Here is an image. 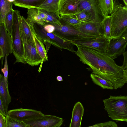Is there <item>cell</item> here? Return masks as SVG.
<instances>
[{
	"instance_id": "1",
	"label": "cell",
	"mask_w": 127,
	"mask_h": 127,
	"mask_svg": "<svg viewBox=\"0 0 127 127\" xmlns=\"http://www.w3.org/2000/svg\"><path fill=\"white\" fill-rule=\"evenodd\" d=\"M74 53L83 64L89 66L92 73L110 81L113 89L121 88L127 82V69L117 65L106 53L76 46Z\"/></svg>"
},
{
	"instance_id": "2",
	"label": "cell",
	"mask_w": 127,
	"mask_h": 127,
	"mask_svg": "<svg viewBox=\"0 0 127 127\" xmlns=\"http://www.w3.org/2000/svg\"><path fill=\"white\" fill-rule=\"evenodd\" d=\"M104 109L112 120L127 122V96H112L103 100Z\"/></svg>"
},
{
	"instance_id": "3",
	"label": "cell",
	"mask_w": 127,
	"mask_h": 127,
	"mask_svg": "<svg viewBox=\"0 0 127 127\" xmlns=\"http://www.w3.org/2000/svg\"><path fill=\"white\" fill-rule=\"evenodd\" d=\"M110 39L118 38L127 32V6H123L118 0L111 14Z\"/></svg>"
},
{
	"instance_id": "4",
	"label": "cell",
	"mask_w": 127,
	"mask_h": 127,
	"mask_svg": "<svg viewBox=\"0 0 127 127\" xmlns=\"http://www.w3.org/2000/svg\"><path fill=\"white\" fill-rule=\"evenodd\" d=\"M21 16L19 11L14 10L11 37L12 41V53L16 59V61L14 64L17 63L26 64L25 60L21 35L20 22Z\"/></svg>"
},
{
	"instance_id": "5",
	"label": "cell",
	"mask_w": 127,
	"mask_h": 127,
	"mask_svg": "<svg viewBox=\"0 0 127 127\" xmlns=\"http://www.w3.org/2000/svg\"><path fill=\"white\" fill-rule=\"evenodd\" d=\"M33 27L37 35L45 44L47 52L52 44L60 49H66L73 53H74V45L71 42L53 32H47L41 25L35 23L33 24Z\"/></svg>"
},
{
	"instance_id": "6",
	"label": "cell",
	"mask_w": 127,
	"mask_h": 127,
	"mask_svg": "<svg viewBox=\"0 0 127 127\" xmlns=\"http://www.w3.org/2000/svg\"><path fill=\"white\" fill-rule=\"evenodd\" d=\"M21 33L26 63L32 66L38 65L43 60L37 51L33 38L28 39L21 30Z\"/></svg>"
},
{
	"instance_id": "7",
	"label": "cell",
	"mask_w": 127,
	"mask_h": 127,
	"mask_svg": "<svg viewBox=\"0 0 127 127\" xmlns=\"http://www.w3.org/2000/svg\"><path fill=\"white\" fill-rule=\"evenodd\" d=\"M109 40L104 36L95 37H85L71 41L74 45L93 49L106 53Z\"/></svg>"
},
{
	"instance_id": "8",
	"label": "cell",
	"mask_w": 127,
	"mask_h": 127,
	"mask_svg": "<svg viewBox=\"0 0 127 127\" xmlns=\"http://www.w3.org/2000/svg\"><path fill=\"white\" fill-rule=\"evenodd\" d=\"M127 44V32H126L120 37L109 40L106 53L114 60L123 54L125 52Z\"/></svg>"
},
{
	"instance_id": "9",
	"label": "cell",
	"mask_w": 127,
	"mask_h": 127,
	"mask_svg": "<svg viewBox=\"0 0 127 127\" xmlns=\"http://www.w3.org/2000/svg\"><path fill=\"white\" fill-rule=\"evenodd\" d=\"M23 122L30 127H60L64 120L63 118L54 115L44 114L42 117Z\"/></svg>"
},
{
	"instance_id": "10",
	"label": "cell",
	"mask_w": 127,
	"mask_h": 127,
	"mask_svg": "<svg viewBox=\"0 0 127 127\" xmlns=\"http://www.w3.org/2000/svg\"><path fill=\"white\" fill-rule=\"evenodd\" d=\"M55 27L53 33L70 42L83 38L99 37L83 33L71 26L62 25Z\"/></svg>"
},
{
	"instance_id": "11",
	"label": "cell",
	"mask_w": 127,
	"mask_h": 127,
	"mask_svg": "<svg viewBox=\"0 0 127 127\" xmlns=\"http://www.w3.org/2000/svg\"><path fill=\"white\" fill-rule=\"evenodd\" d=\"M83 10L90 13L92 20L95 22L101 23L104 18L98 6L97 0H80L78 11Z\"/></svg>"
},
{
	"instance_id": "12",
	"label": "cell",
	"mask_w": 127,
	"mask_h": 127,
	"mask_svg": "<svg viewBox=\"0 0 127 127\" xmlns=\"http://www.w3.org/2000/svg\"><path fill=\"white\" fill-rule=\"evenodd\" d=\"M7 115L11 118L23 121L41 117L44 114L40 111L21 108L8 111Z\"/></svg>"
},
{
	"instance_id": "13",
	"label": "cell",
	"mask_w": 127,
	"mask_h": 127,
	"mask_svg": "<svg viewBox=\"0 0 127 127\" xmlns=\"http://www.w3.org/2000/svg\"><path fill=\"white\" fill-rule=\"evenodd\" d=\"M73 27L80 32L87 34L97 37L103 36L101 23L93 20L82 23Z\"/></svg>"
},
{
	"instance_id": "14",
	"label": "cell",
	"mask_w": 127,
	"mask_h": 127,
	"mask_svg": "<svg viewBox=\"0 0 127 127\" xmlns=\"http://www.w3.org/2000/svg\"><path fill=\"white\" fill-rule=\"evenodd\" d=\"M80 0H60L59 13L61 16L74 14L78 11Z\"/></svg>"
},
{
	"instance_id": "15",
	"label": "cell",
	"mask_w": 127,
	"mask_h": 127,
	"mask_svg": "<svg viewBox=\"0 0 127 127\" xmlns=\"http://www.w3.org/2000/svg\"><path fill=\"white\" fill-rule=\"evenodd\" d=\"M0 47L3 52V57L12 52L11 38L6 30L4 23L0 24Z\"/></svg>"
},
{
	"instance_id": "16",
	"label": "cell",
	"mask_w": 127,
	"mask_h": 127,
	"mask_svg": "<svg viewBox=\"0 0 127 127\" xmlns=\"http://www.w3.org/2000/svg\"><path fill=\"white\" fill-rule=\"evenodd\" d=\"M26 19L32 25L36 24L43 26L46 24L47 16L43 10L38 8H32L27 10Z\"/></svg>"
},
{
	"instance_id": "17",
	"label": "cell",
	"mask_w": 127,
	"mask_h": 127,
	"mask_svg": "<svg viewBox=\"0 0 127 127\" xmlns=\"http://www.w3.org/2000/svg\"><path fill=\"white\" fill-rule=\"evenodd\" d=\"M84 112V108L82 104L79 101L76 103L72 110L69 127H81Z\"/></svg>"
},
{
	"instance_id": "18",
	"label": "cell",
	"mask_w": 127,
	"mask_h": 127,
	"mask_svg": "<svg viewBox=\"0 0 127 127\" xmlns=\"http://www.w3.org/2000/svg\"><path fill=\"white\" fill-rule=\"evenodd\" d=\"M0 98L2 102L6 113L7 115L8 107L9 104L11 101V97L9 92L8 88L6 86L5 84L3 76L0 74Z\"/></svg>"
},
{
	"instance_id": "19",
	"label": "cell",
	"mask_w": 127,
	"mask_h": 127,
	"mask_svg": "<svg viewBox=\"0 0 127 127\" xmlns=\"http://www.w3.org/2000/svg\"><path fill=\"white\" fill-rule=\"evenodd\" d=\"M98 6L104 18L110 14L117 1L114 0H97Z\"/></svg>"
},
{
	"instance_id": "20",
	"label": "cell",
	"mask_w": 127,
	"mask_h": 127,
	"mask_svg": "<svg viewBox=\"0 0 127 127\" xmlns=\"http://www.w3.org/2000/svg\"><path fill=\"white\" fill-rule=\"evenodd\" d=\"M60 0H44L38 8L59 15V5Z\"/></svg>"
},
{
	"instance_id": "21",
	"label": "cell",
	"mask_w": 127,
	"mask_h": 127,
	"mask_svg": "<svg viewBox=\"0 0 127 127\" xmlns=\"http://www.w3.org/2000/svg\"><path fill=\"white\" fill-rule=\"evenodd\" d=\"M44 0H14L12 3L15 6L29 9L38 8Z\"/></svg>"
},
{
	"instance_id": "22",
	"label": "cell",
	"mask_w": 127,
	"mask_h": 127,
	"mask_svg": "<svg viewBox=\"0 0 127 127\" xmlns=\"http://www.w3.org/2000/svg\"><path fill=\"white\" fill-rule=\"evenodd\" d=\"M33 38L37 51L42 58L43 62L48 61L47 52L43 43L37 35L35 31L33 33Z\"/></svg>"
},
{
	"instance_id": "23",
	"label": "cell",
	"mask_w": 127,
	"mask_h": 127,
	"mask_svg": "<svg viewBox=\"0 0 127 127\" xmlns=\"http://www.w3.org/2000/svg\"><path fill=\"white\" fill-rule=\"evenodd\" d=\"M20 26L21 30L24 33L28 39L33 38V33L35 32L33 25L31 24L26 19L21 16Z\"/></svg>"
},
{
	"instance_id": "24",
	"label": "cell",
	"mask_w": 127,
	"mask_h": 127,
	"mask_svg": "<svg viewBox=\"0 0 127 127\" xmlns=\"http://www.w3.org/2000/svg\"><path fill=\"white\" fill-rule=\"evenodd\" d=\"M12 0H0V24L4 23L6 15L13 9Z\"/></svg>"
},
{
	"instance_id": "25",
	"label": "cell",
	"mask_w": 127,
	"mask_h": 127,
	"mask_svg": "<svg viewBox=\"0 0 127 127\" xmlns=\"http://www.w3.org/2000/svg\"><path fill=\"white\" fill-rule=\"evenodd\" d=\"M90 76L93 83L102 88L110 90L113 89L112 84L110 81L92 73L91 74Z\"/></svg>"
},
{
	"instance_id": "26",
	"label": "cell",
	"mask_w": 127,
	"mask_h": 127,
	"mask_svg": "<svg viewBox=\"0 0 127 127\" xmlns=\"http://www.w3.org/2000/svg\"><path fill=\"white\" fill-rule=\"evenodd\" d=\"M110 15L104 18L101 23V28L103 33V36L110 40L111 35Z\"/></svg>"
},
{
	"instance_id": "27",
	"label": "cell",
	"mask_w": 127,
	"mask_h": 127,
	"mask_svg": "<svg viewBox=\"0 0 127 127\" xmlns=\"http://www.w3.org/2000/svg\"><path fill=\"white\" fill-rule=\"evenodd\" d=\"M43 10L47 16V18L45 21L46 24H50L55 26H60L62 25L60 22V16L59 15Z\"/></svg>"
},
{
	"instance_id": "28",
	"label": "cell",
	"mask_w": 127,
	"mask_h": 127,
	"mask_svg": "<svg viewBox=\"0 0 127 127\" xmlns=\"http://www.w3.org/2000/svg\"><path fill=\"white\" fill-rule=\"evenodd\" d=\"M74 18L85 23L92 20V15L89 12L84 10H80L75 14L71 15Z\"/></svg>"
},
{
	"instance_id": "29",
	"label": "cell",
	"mask_w": 127,
	"mask_h": 127,
	"mask_svg": "<svg viewBox=\"0 0 127 127\" xmlns=\"http://www.w3.org/2000/svg\"><path fill=\"white\" fill-rule=\"evenodd\" d=\"M60 21L62 25L74 27L82 22L73 18L71 15L60 16Z\"/></svg>"
},
{
	"instance_id": "30",
	"label": "cell",
	"mask_w": 127,
	"mask_h": 127,
	"mask_svg": "<svg viewBox=\"0 0 127 127\" xmlns=\"http://www.w3.org/2000/svg\"><path fill=\"white\" fill-rule=\"evenodd\" d=\"M14 10L12 9L6 15L4 23L5 28L11 37L13 24V14Z\"/></svg>"
},
{
	"instance_id": "31",
	"label": "cell",
	"mask_w": 127,
	"mask_h": 127,
	"mask_svg": "<svg viewBox=\"0 0 127 127\" xmlns=\"http://www.w3.org/2000/svg\"><path fill=\"white\" fill-rule=\"evenodd\" d=\"M6 127H30L23 121L11 118L8 116L5 117Z\"/></svg>"
},
{
	"instance_id": "32",
	"label": "cell",
	"mask_w": 127,
	"mask_h": 127,
	"mask_svg": "<svg viewBox=\"0 0 127 127\" xmlns=\"http://www.w3.org/2000/svg\"><path fill=\"white\" fill-rule=\"evenodd\" d=\"M7 56H8L7 55H5L4 56V67L1 69V71L4 75V79L5 85L7 87H8V68L7 61Z\"/></svg>"
},
{
	"instance_id": "33",
	"label": "cell",
	"mask_w": 127,
	"mask_h": 127,
	"mask_svg": "<svg viewBox=\"0 0 127 127\" xmlns=\"http://www.w3.org/2000/svg\"><path fill=\"white\" fill-rule=\"evenodd\" d=\"M118 126L114 122L109 121L105 122L98 123L87 127H116Z\"/></svg>"
},
{
	"instance_id": "34",
	"label": "cell",
	"mask_w": 127,
	"mask_h": 127,
	"mask_svg": "<svg viewBox=\"0 0 127 127\" xmlns=\"http://www.w3.org/2000/svg\"><path fill=\"white\" fill-rule=\"evenodd\" d=\"M42 26L44 30L48 33H53L55 30V27L50 24H46Z\"/></svg>"
},
{
	"instance_id": "35",
	"label": "cell",
	"mask_w": 127,
	"mask_h": 127,
	"mask_svg": "<svg viewBox=\"0 0 127 127\" xmlns=\"http://www.w3.org/2000/svg\"><path fill=\"white\" fill-rule=\"evenodd\" d=\"M5 117L0 113V127H6Z\"/></svg>"
},
{
	"instance_id": "36",
	"label": "cell",
	"mask_w": 127,
	"mask_h": 127,
	"mask_svg": "<svg viewBox=\"0 0 127 127\" xmlns=\"http://www.w3.org/2000/svg\"><path fill=\"white\" fill-rule=\"evenodd\" d=\"M0 113L2 114L5 117L7 116L4 108L2 102L0 98Z\"/></svg>"
},
{
	"instance_id": "37",
	"label": "cell",
	"mask_w": 127,
	"mask_h": 127,
	"mask_svg": "<svg viewBox=\"0 0 127 127\" xmlns=\"http://www.w3.org/2000/svg\"><path fill=\"white\" fill-rule=\"evenodd\" d=\"M123 54L124 59L123 64L122 66L125 69H127V52L125 51Z\"/></svg>"
},
{
	"instance_id": "38",
	"label": "cell",
	"mask_w": 127,
	"mask_h": 127,
	"mask_svg": "<svg viewBox=\"0 0 127 127\" xmlns=\"http://www.w3.org/2000/svg\"><path fill=\"white\" fill-rule=\"evenodd\" d=\"M2 51L0 47V60L2 59L1 63L2 65L4 59Z\"/></svg>"
},
{
	"instance_id": "39",
	"label": "cell",
	"mask_w": 127,
	"mask_h": 127,
	"mask_svg": "<svg viewBox=\"0 0 127 127\" xmlns=\"http://www.w3.org/2000/svg\"><path fill=\"white\" fill-rule=\"evenodd\" d=\"M57 80L59 81H61L63 80V79L62 77L60 76H58L57 77Z\"/></svg>"
},
{
	"instance_id": "40",
	"label": "cell",
	"mask_w": 127,
	"mask_h": 127,
	"mask_svg": "<svg viewBox=\"0 0 127 127\" xmlns=\"http://www.w3.org/2000/svg\"><path fill=\"white\" fill-rule=\"evenodd\" d=\"M123 1L125 5V6H127V0H123Z\"/></svg>"
},
{
	"instance_id": "41",
	"label": "cell",
	"mask_w": 127,
	"mask_h": 127,
	"mask_svg": "<svg viewBox=\"0 0 127 127\" xmlns=\"http://www.w3.org/2000/svg\"><path fill=\"white\" fill-rule=\"evenodd\" d=\"M118 127V126H117V127Z\"/></svg>"
}]
</instances>
